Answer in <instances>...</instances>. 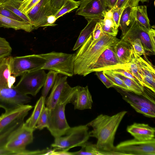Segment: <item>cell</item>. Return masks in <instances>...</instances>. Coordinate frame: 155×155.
<instances>
[{"label":"cell","mask_w":155,"mask_h":155,"mask_svg":"<svg viewBox=\"0 0 155 155\" xmlns=\"http://www.w3.org/2000/svg\"><path fill=\"white\" fill-rule=\"evenodd\" d=\"M92 34L75 54L74 74L85 76L102 52L107 48L114 46L120 41L116 36L103 33L94 44L92 43Z\"/></svg>","instance_id":"obj_1"},{"label":"cell","mask_w":155,"mask_h":155,"mask_svg":"<svg viewBox=\"0 0 155 155\" xmlns=\"http://www.w3.org/2000/svg\"><path fill=\"white\" fill-rule=\"evenodd\" d=\"M123 91L120 92L123 98L128 103L135 104L146 107L155 113V103H154L143 97L131 94L130 91L122 89Z\"/></svg>","instance_id":"obj_22"},{"label":"cell","mask_w":155,"mask_h":155,"mask_svg":"<svg viewBox=\"0 0 155 155\" xmlns=\"http://www.w3.org/2000/svg\"><path fill=\"white\" fill-rule=\"evenodd\" d=\"M51 155H73L72 152L68 151L63 150L55 151L52 152Z\"/></svg>","instance_id":"obj_50"},{"label":"cell","mask_w":155,"mask_h":155,"mask_svg":"<svg viewBox=\"0 0 155 155\" xmlns=\"http://www.w3.org/2000/svg\"><path fill=\"white\" fill-rule=\"evenodd\" d=\"M114 48L118 59L122 64L130 62L133 51L130 44L120 39L114 46Z\"/></svg>","instance_id":"obj_21"},{"label":"cell","mask_w":155,"mask_h":155,"mask_svg":"<svg viewBox=\"0 0 155 155\" xmlns=\"http://www.w3.org/2000/svg\"><path fill=\"white\" fill-rule=\"evenodd\" d=\"M32 108L31 105L25 104L12 110L5 111L0 116V130L16 120L25 118Z\"/></svg>","instance_id":"obj_17"},{"label":"cell","mask_w":155,"mask_h":155,"mask_svg":"<svg viewBox=\"0 0 155 155\" xmlns=\"http://www.w3.org/2000/svg\"><path fill=\"white\" fill-rule=\"evenodd\" d=\"M79 151L72 152L73 155H122L119 152H111L103 151L98 148L96 144L88 142L86 143Z\"/></svg>","instance_id":"obj_26"},{"label":"cell","mask_w":155,"mask_h":155,"mask_svg":"<svg viewBox=\"0 0 155 155\" xmlns=\"http://www.w3.org/2000/svg\"><path fill=\"white\" fill-rule=\"evenodd\" d=\"M20 1H21V2L23 1L24 0H19Z\"/></svg>","instance_id":"obj_53"},{"label":"cell","mask_w":155,"mask_h":155,"mask_svg":"<svg viewBox=\"0 0 155 155\" xmlns=\"http://www.w3.org/2000/svg\"><path fill=\"white\" fill-rule=\"evenodd\" d=\"M129 104L137 112L140 113L147 117L150 118L155 117V113L153 112L148 108L135 104L133 103H129Z\"/></svg>","instance_id":"obj_41"},{"label":"cell","mask_w":155,"mask_h":155,"mask_svg":"<svg viewBox=\"0 0 155 155\" xmlns=\"http://www.w3.org/2000/svg\"><path fill=\"white\" fill-rule=\"evenodd\" d=\"M130 44L132 46L134 51L137 55L141 56L145 54V50L140 39L136 38Z\"/></svg>","instance_id":"obj_40"},{"label":"cell","mask_w":155,"mask_h":155,"mask_svg":"<svg viewBox=\"0 0 155 155\" xmlns=\"http://www.w3.org/2000/svg\"><path fill=\"white\" fill-rule=\"evenodd\" d=\"M128 132L139 140H147L155 138V128L148 124L135 123L127 126Z\"/></svg>","instance_id":"obj_19"},{"label":"cell","mask_w":155,"mask_h":155,"mask_svg":"<svg viewBox=\"0 0 155 155\" xmlns=\"http://www.w3.org/2000/svg\"><path fill=\"white\" fill-rule=\"evenodd\" d=\"M45 98L41 96L37 102L31 116L24 123L25 127L33 131L36 129L38 120L45 106Z\"/></svg>","instance_id":"obj_24"},{"label":"cell","mask_w":155,"mask_h":155,"mask_svg":"<svg viewBox=\"0 0 155 155\" xmlns=\"http://www.w3.org/2000/svg\"><path fill=\"white\" fill-rule=\"evenodd\" d=\"M80 3V1L65 0L62 7L54 15L57 19L66 14L78 8Z\"/></svg>","instance_id":"obj_32"},{"label":"cell","mask_w":155,"mask_h":155,"mask_svg":"<svg viewBox=\"0 0 155 155\" xmlns=\"http://www.w3.org/2000/svg\"><path fill=\"white\" fill-rule=\"evenodd\" d=\"M24 119L22 118L16 120L0 130V155H12L6 149V145L12 135L23 125Z\"/></svg>","instance_id":"obj_20"},{"label":"cell","mask_w":155,"mask_h":155,"mask_svg":"<svg viewBox=\"0 0 155 155\" xmlns=\"http://www.w3.org/2000/svg\"><path fill=\"white\" fill-rule=\"evenodd\" d=\"M46 60L40 54H33L13 58L12 74L15 77L33 70H40Z\"/></svg>","instance_id":"obj_8"},{"label":"cell","mask_w":155,"mask_h":155,"mask_svg":"<svg viewBox=\"0 0 155 155\" xmlns=\"http://www.w3.org/2000/svg\"><path fill=\"white\" fill-rule=\"evenodd\" d=\"M47 74L44 70H33L21 75L18 84L15 86L21 93L35 96L43 87Z\"/></svg>","instance_id":"obj_6"},{"label":"cell","mask_w":155,"mask_h":155,"mask_svg":"<svg viewBox=\"0 0 155 155\" xmlns=\"http://www.w3.org/2000/svg\"><path fill=\"white\" fill-rule=\"evenodd\" d=\"M33 132L25 127L24 123L20 128L12 135L9 140L13 139H18L23 141L28 145L33 141Z\"/></svg>","instance_id":"obj_28"},{"label":"cell","mask_w":155,"mask_h":155,"mask_svg":"<svg viewBox=\"0 0 155 155\" xmlns=\"http://www.w3.org/2000/svg\"><path fill=\"white\" fill-rule=\"evenodd\" d=\"M134 55L137 66L142 76L145 87L155 93V67L148 60L146 54L144 58L137 55L133 51Z\"/></svg>","instance_id":"obj_14"},{"label":"cell","mask_w":155,"mask_h":155,"mask_svg":"<svg viewBox=\"0 0 155 155\" xmlns=\"http://www.w3.org/2000/svg\"><path fill=\"white\" fill-rule=\"evenodd\" d=\"M77 88V86H70L61 96L54 107L49 110L47 128L54 138L64 135L70 127L66 119L65 109L68 104L71 103Z\"/></svg>","instance_id":"obj_3"},{"label":"cell","mask_w":155,"mask_h":155,"mask_svg":"<svg viewBox=\"0 0 155 155\" xmlns=\"http://www.w3.org/2000/svg\"><path fill=\"white\" fill-rule=\"evenodd\" d=\"M87 125L70 127L64 135V136L54 138L51 147L55 151H66L75 147H81L90 137Z\"/></svg>","instance_id":"obj_4"},{"label":"cell","mask_w":155,"mask_h":155,"mask_svg":"<svg viewBox=\"0 0 155 155\" xmlns=\"http://www.w3.org/2000/svg\"><path fill=\"white\" fill-rule=\"evenodd\" d=\"M115 148L123 155H155V139L143 140L134 138L120 143Z\"/></svg>","instance_id":"obj_7"},{"label":"cell","mask_w":155,"mask_h":155,"mask_svg":"<svg viewBox=\"0 0 155 155\" xmlns=\"http://www.w3.org/2000/svg\"><path fill=\"white\" fill-rule=\"evenodd\" d=\"M133 51L134 50L132 59L129 64L130 70L134 76L137 78L140 84L143 87H145L142 76L136 64Z\"/></svg>","instance_id":"obj_35"},{"label":"cell","mask_w":155,"mask_h":155,"mask_svg":"<svg viewBox=\"0 0 155 155\" xmlns=\"http://www.w3.org/2000/svg\"><path fill=\"white\" fill-rule=\"evenodd\" d=\"M49 109L45 106L37 123L36 129L41 130L47 128L48 125V117Z\"/></svg>","instance_id":"obj_36"},{"label":"cell","mask_w":155,"mask_h":155,"mask_svg":"<svg viewBox=\"0 0 155 155\" xmlns=\"http://www.w3.org/2000/svg\"><path fill=\"white\" fill-rule=\"evenodd\" d=\"M104 1L107 7L111 9L115 6L118 0H104Z\"/></svg>","instance_id":"obj_49"},{"label":"cell","mask_w":155,"mask_h":155,"mask_svg":"<svg viewBox=\"0 0 155 155\" xmlns=\"http://www.w3.org/2000/svg\"><path fill=\"white\" fill-rule=\"evenodd\" d=\"M134 8L127 7L122 12L119 22V26L122 31L121 37L124 35L135 20Z\"/></svg>","instance_id":"obj_25"},{"label":"cell","mask_w":155,"mask_h":155,"mask_svg":"<svg viewBox=\"0 0 155 155\" xmlns=\"http://www.w3.org/2000/svg\"><path fill=\"white\" fill-rule=\"evenodd\" d=\"M76 15L83 16L88 21H99L103 19V12L107 9L104 0H81Z\"/></svg>","instance_id":"obj_13"},{"label":"cell","mask_w":155,"mask_h":155,"mask_svg":"<svg viewBox=\"0 0 155 155\" xmlns=\"http://www.w3.org/2000/svg\"><path fill=\"white\" fill-rule=\"evenodd\" d=\"M1 25L0 24V28H1Z\"/></svg>","instance_id":"obj_54"},{"label":"cell","mask_w":155,"mask_h":155,"mask_svg":"<svg viewBox=\"0 0 155 155\" xmlns=\"http://www.w3.org/2000/svg\"><path fill=\"white\" fill-rule=\"evenodd\" d=\"M99 22L103 33L116 36L118 32V27L116 26L113 17H104Z\"/></svg>","instance_id":"obj_31"},{"label":"cell","mask_w":155,"mask_h":155,"mask_svg":"<svg viewBox=\"0 0 155 155\" xmlns=\"http://www.w3.org/2000/svg\"><path fill=\"white\" fill-rule=\"evenodd\" d=\"M58 10L51 4V0H40L27 14L35 29L46 27L47 17L54 15Z\"/></svg>","instance_id":"obj_11"},{"label":"cell","mask_w":155,"mask_h":155,"mask_svg":"<svg viewBox=\"0 0 155 155\" xmlns=\"http://www.w3.org/2000/svg\"><path fill=\"white\" fill-rule=\"evenodd\" d=\"M139 2V0H118L114 7L123 9L129 7L134 8L138 6Z\"/></svg>","instance_id":"obj_39"},{"label":"cell","mask_w":155,"mask_h":155,"mask_svg":"<svg viewBox=\"0 0 155 155\" xmlns=\"http://www.w3.org/2000/svg\"><path fill=\"white\" fill-rule=\"evenodd\" d=\"M98 21L92 20L87 21V24L81 31L77 40L73 47V50L78 49L84 43L90 35L92 34Z\"/></svg>","instance_id":"obj_27"},{"label":"cell","mask_w":155,"mask_h":155,"mask_svg":"<svg viewBox=\"0 0 155 155\" xmlns=\"http://www.w3.org/2000/svg\"><path fill=\"white\" fill-rule=\"evenodd\" d=\"M103 33L101 25L99 21H98L92 33V43L93 44L95 43L101 37Z\"/></svg>","instance_id":"obj_43"},{"label":"cell","mask_w":155,"mask_h":155,"mask_svg":"<svg viewBox=\"0 0 155 155\" xmlns=\"http://www.w3.org/2000/svg\"><path fill=\"white\" fill-rule=\"evenodd\" d=\"M0 15L18 21H25L20 17L1 5H0Z\"/></svg>","instance_id":"obj_42"},{"label":"cell","mask_w":155,"mask_h":155,"mask_svg":"<svg viewBox=\"0 0 155 155\" xmlns=\"http://www.w3.org/2000/svg\"><path fill=\"white\" fill-rule=\"evenodd\" d=\"M40 54L46 60L40 69L53 71L67 77L74 75L75 54L52 51Z\"/></svg>","instance_id":"obj_5"},{"label":"cell","mask_w":155,"mask_h":155,"mask_svg":"<svg viewBox=\"0 0 155 155\" xmlns=\"http://www.w3.org/2000/svg\"><path fill=\"white\" fill-rule=\"evenodd\" d=\"M95 74L107 88H108L114 86L113 83L104 74L103 71L95 72Z\"/></svg>","instance_id":"obj_45"},{"label":"cell","mask_w":155,"mask_h":155,"mask_svg":"<svg viewBox=\"0 0 155 155\" xmlns=\"http://www.w3.org/2000/svg\"><path fill=\"white\" fill-rule=\"evenodd\" d=\"M103 73L114 86L118 87L123 90L130 91L128 88L123 81L115 75L110 70H104Z\"/></svg>","instance_id":"obj_34"},{"label":"cell","mask_w":155,"mask_h":155,"mask_svg":"<svg viewBox=\"0 0 155 155\" xmlns=\"http://www.w3.org/2000/svg\"><path fill=\"white\" fill-rule=\"evenodd\" d=\"M77 86V90L71 102L74 106V109H91L93 102L88 86Z\"/></svg>","instance_id":"obj_18"},{"label":"cell","mask_w":155,"mask_h":155,"mask_svg":"<svg viewBox=\"0 0 155 155\" xmlns=\"http://www.w3.org/2000/svg\"><path fill=\"white\" fill-rule=\"evenodd\" d=\"M113 13V17L117 27H119V22L121 15L124 9L121 8L114 7L111 8Z\"/></svg>","instance_id":"obj_46"},{"label":"cell","mask_w":155,"mask_h":155,"mask_svg":"<svg viewBox=\"0 0 155 155\" xmlns=\"http://www.w3.org/2000/svg\"><path fill=\"white\" fill-rule=\"evenodd\" d=\"M149 30L135 20L124 35L121 37V40L130 43L136 38H139L144 50L154 55L155 44L153 43L151 40Z\"/></svg>","instance_id":"obj_12"},{"label":"cell","mask_w":155,"mask_h":155,"mask_svg":"<svg viewBox=\"0 0 155 155\" xmlns=\"http://www.w3.org/2000/svg\"><path fill=\"white\" fill-rule=\"evenodd\" d=\"M65 0H51V4L54 8L58 10L62 6Z\"/></svg>","instance_id":"obj_47"},{"label":"cell","mask_w":155,"mask_h":155,"mask_svg":"<svg viewBox=\"0 0 155 155\" xmlns=\"http://www.w3.org/2000/svg\"><path fill=\"white\" fill-rule=\"evenodd\" d=\"M57 19L54 15H52L48 16L47 19L46 27L54 26L56 25L55 22Z\"/></svg>","instance_id":"obj_48"},{"label":"cell","mask_w":155,"mask_h":155,"mask_svg":"<svg viewBox=\"0 0 155 155\" xmlns=\"http://www.w3.org/2000/svg\"><path fill=\"white\" fill-rule=\"evenodd\" d=\"M134 16L136 20L140 25L147 30L151 28L145 5L137 6L134 8Z\"/></svg>","instance_id":"obj_29"},{"label":"cell","mask_w":155,"mask_h":155,"mask_svg":"<svg viewBox=\"0 0 155 155\" xmlns=\"http://www.w3.org/2000/svg\"><path fill=\"white\" fill-rule=\"evenodd\" d=\"M67 77L61 74L57 75L51 93L45 100L46 107L50 110L54 107L61 96L70 86L67 82Z\"/></svg>","instance_id":"obj_15"},{"label":"cell","mask_w":155,"mask_h":155,"mask_svg":"<svg viewBox=\"0 0 155 155\" xmlns=\"http://www.w3.org/2000/svg\"><path fill=\"white\" fill-rule=\"evenodd\" d=\"M31 98L11 87L0 88V108L5 111L11 110L30 102Z\"/></svg>","instance_id":"obj_9"},{"label":"cell","mask_w":155,"mask_h":155,"mask_svg":"<svg viewBox=\"0 0 155 155\" xmlns=\"http://www.w3.org/2000/svg\"><path fill=\"white\" fill-rule=\"evenodd\" d=\"M127 111H120L112 116L101 114L87 124L93 129L89 132L90 137L97 139L96 145L103 151L117 152L114 146L115 134Z\"/></svg>","instance_id":"obj_2"},{"label":"cell","mask_w":155,"mask_h":155,"mask_svg":"<svg viewBox=\"0 0 155 155\" xmlns=\"http://www.w3.org/2000/svg\"><path fill=\"white\" fill-rule=\"evenodd\" d=\"M21 2L19 0H8L1 5L11 11L23 19L25 21L32 24L31 20L27 14L21 12L19 9Z\"/></svg>","instance_id":"obj_30"},{"label":"cell","mask_w":155,"mask_h":155,"mask_svg":"<svg viewBox=\"0 0 155 155\" xmlns=\"http://www.w3.org/2000/svg\"><path fill=\"white\" fill-rule=\"evenodd\" d=\"M0 24L1 27L12 28L15 30H22L30 32L35 30L32 25L26 21H21L0 15Z\"/></svg>","instance_id":"obj_23"},{"label":"cell","mask_w":155,"mask_h":155,"mask_svg":"<svg viewBox=\"0 0 155 155\" xmlns=\"http://www.w3.org/2000/svg\"><path fill=\"white\" fill-rule=\"evenodd\" d=\"M8 0H0V5H2Z\"/></svg>","instance_id":"obj_51"},{"label":"cell","mask_w":155,"mask_h":155,"mask_svg":"<svg viewBox=\"0 0 155 155\" xmlns=\"http://www.w3.org/2000/svg\"><path fill=\"white\" fill-rule=\"evenodd\" d=\"M13 58L10 55L0 59V88L14 86L16 77L12 73Z\"/></svg>","instance_id":"obj_16"},{"label":"cell","mask_w":155,"mask_h":155,"mask_svg":"<svg viewBox=\"0 0 155 155\" xmlns=\"http://www.w3.org/2000/svg\"><path fill=\"white\" fill-rule=\"evenodd\" d=\"M110 70L114 73L120 74L126 77L132 79L139 83L137 78L132 74L130 69L120 68L111 69Z\"/></svg>","instance_id":"obj_44"},{"label":"cell","mask_w":155,"mask_h":155,"mask_svg":"<svg viewBox=\"0 0 155 155\" xmlns=\"http://www.w3.org/2000/svg\"><path fill=\"white\" fill-rule=\"evenodd\" d=\"M12 51L9 43L5 38L0 36V59L10 56Z\"/></svg>","instance_id":"obj_37"},{"label":"cell","mask_w":155,"mask_h":155,"mask_svg":"<svg viewBox=\"0 0 155 155\" xmlns=\"http://www.w3.org/2000/svg\"><path fill=\"white\" fill-rule=\"evenodd\" d=\"M130 63L122 64L116 53L114 46L105 49L100 55L90 70L88 74L93 72L117 68L129 69Z\"/></svg>","instance_id":"obj_10"},{"label":"cell","mask_w":155,"mask_h":155,"mask_svg":"<svg viewBox=\"0 0 155 155\" xmlns=\"http://www.w3.org/2000/svg\"><path fill=\"white\" fill-rule=\"evenodd\" d=\"M58 74L57 72L53 71H49L47 74L42 91V96L46 98L50 90L53 86Z\"/></svg>","instance_id":"obj_33"},{"label":"cell","mask_w":155,"mask_h":155,"mask_svg":"<svg viewBox=\"0 0 155 155\" xmlns=\"http://www.w3.org/2000/svg\"><path fill=\"white\" fill-rule=\"evenodd\" d=\"M139 1L141 2L142 3L145 2H147L149 0H139Z\"/></svg>","instance_id":"obj_52"},{"label":"cell","mask_w":155,"mask_h":155,"mask_svg":"<svg viewBox=\"0 0 155 155\" xmlns=\"http://www.w3.org/2000/svg\"><path fill=\"white\" fill-rule=\"evenodd\" d=\"M40 0H24L20 5L19 9L21 12L27 14Z\"/></svg>","instance_id":"obj_38"}]
</instances>
